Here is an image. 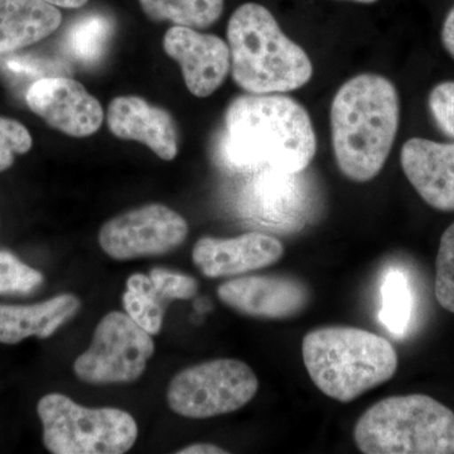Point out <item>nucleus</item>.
<instances>
[{
	"label": "nucleus",
	"instance_id": "nucleus-1",
	"mask_svg": "<svg viewBox=\"0 0 454 454\" xmlns=\"http://www.w3.org/2000/svg\"><path fill=\"white\" fill-rule=\"evenodd\" d=\"M217 151L235 172L300 175L315 158L316 133L306 107L294 98L247 94L227 107Z\"/></svg>",
	"mask_w": 454,
	"mask_h": 454
},
{
	"label": "nucleus",
	"instance_id": "nucleus-2",
	"mask_svg": "<svg viewBox=\"0 0 454 454\" xmlns=\"http://www.w3.org/2000/svg\"><path fill=\"white\" fill-rule=\"evenodd\" d=\"M334 160L349 181H372L384 168L396 139L400 98L378 74H360L340 85L331 104Z\"/></svg>",
	"mask_w": 454,
	"mask_h": 454
},
{
	"label": "nucleus",
	"instance_id": "nucleus-3",
	"mask_svg": "<svg viewBox=\"0 0 454 454\" xmlns=\"http://www.w3.org/2000/svg\"><path fill=\"white\" fill-rule=\"evenodd\" d=\"M232 79L247 94H286L306 86L313 65L289 40L276 17L258 3L240 5L227 25Z\"/></svg>",
	"mask_w": 454,
	"mask_h": 454
},
{
	"label": "nucleus",
	"instance_id": "nucleus-27",
	"mask_svg": "<svg viewBox=\"0 0 454 454\" xmlns=\"http://www.w3.org/2000/svg\"><path fill=\"white\" fill-rule=\"evenodd\" d=\"M442 43L454 59V7L450 9L442 27Z\"/></svg>",
	"mask_w": 454,
	"mask_h": 454
},
{
	"label": "nucleus",
	"instance_id": "nucleus-28",
	"mask_svg": "<svg viewBox=\"0 0 454 454\" xmlns=\"http://www.w3.org/2000/svg\"><path fill=\"white\" fill-rule=\"evenodd\" d=\"M178 454H226L227 450L210 443H196L192 446L182 448L177 450Z\"/></svg>",
	"mask_w": 454,
	"mask_h": 454
},
{
	"label": "nucleus",
	"instance_id": "nucleus-22",
	"mask_svg": "<svg viewBox=\"0 0 454 454\" xmlns=\"http://www.w3.org/2000/svg\"><path fill=\"white\" fill-rule=\"evenodd\" d=\"M434 293L442 309L454 313V223L443 232L439 243Z\"/></svg>",
	"mask_w": 454,
	"mask_h": 454
},
{
	"label": "nucleus",
	"instance_id": "nucleus-30",
	"mask_svg": "<svg viewBox=\"0 0 454 454\" xmlns=\"http://www.w3.org/2000/svg\"><path fill=\"white\" fill-rule=\"evenodd\" d=\"M351 2L361 3V4H372V3L378 2V0H351Z\"/></svg>",
	"mask_w": 454,
	"mask_h": 454
},
{
	"label": "nucleus",
	"instance_id": "nucleus-21",
	"mask_svg": "<svg viewBox=\"0 0 454 454\" xmlns=\"http://www.w3.org/2000/svg\"><path fill=\"white\" fill-rule=\"evenodd\" d=\"M411 307L413 298L408 278L403 271L390 270L382 284V324L391 333L403 336L411 322Z\"/></svg>",
	"mask_w": 454,
	"mask_h": 454
},
{
	"label": "nucleus",
	"instance_id": "nucleus-18",
	"mask_svg": "<svg viewBox=\"0 0 454 454\" xmlns=\"http://www.w3.org/2000/svg\"><path fill=\"white\" fill-rule=\"evenodd\" d=\"M140 7L151 20H168L175 26L206 29L223 16V0H139Z\"/></svg>",
	"mask_w": 454,
	"mask_h": 454
},
{
	"label": "nucleus",
	"instance_id": "nucleus-24",
	"mask_svg": "<svg viewBox=\"0 0 454 454\" xmlns=\"http://www.w3.org/2000/svg\"><path fill=\"white\" fill-rule=\"evenodd\" d=\"M31 148L32 137L25 125L0 116V172L12 167L14 154H25Z\"/></svg>",
	"mask_w": 454,
	"mask_h": 454
},
{
	"label": "nucleus",
	"instance_id": "nucleus-25",
	"mask_svg": "<svg viewBox=\"0 0 454 454\" xmlns=\"http://www.w3.org/2000/svg\"><path fill=\"white\" fill-rule=\"evenodd\" d=\"M149 277L155 291L160 298H166V300H191L199 291V283L195 278L177 273V271L154 268L152 269Z\"/></svg>",
	"mask_w": 454,
	"mask_h": 454
},
{
	"label": "nucleus",
	"instance_id": "nucleus-5",
	"mask_svg": "<svg viewBox=\"0 0 454 454\" xmlns=\"http://www.w3.org/2000/svg\"><path fill=\"white\" fill-rule=\"evenodd\" d=\"M354 439L365 454H454V413L422 394L387 397L361 415Z\"/></svg>",
	"mask_w": 454,
	"mask_h": 454
},
{
	"label": "nucleus",
	"instance_id": "nucleus-19",
	"mask_svg": "<svg viewBox=\"0 0 454 454\" xmlns=\"http://www.w3.org/2000/svg\"><path fill=\"white\" fill-rule=\"evenodd\" d=\"M113 28V20L106 14H86L68 28L65 49L76 61L94 64L106 52Z\"/></svg>",
	"mask_w": 454,
	"mask_h": 454
},
{
	"label": "nucleus",
	"instance_id": "nucleus-23",
	"mask_svg": "<svg viewBox=\"0 0 454 454\" xmlns=\"http://www.w3.org/2000/svg\"><path fill=\"white\" fill-rule=\"evenodd\" d=\"M43 283V276L13 254L0 252V294H29Z\"/></svg>",
	"mask_w": 454,
	"mask_h": 454
},
{
	"label": "nucleus",
	"instance_id": "nucleus-8",
	"mask_svg": "<svg viewBox=\"0 0 454 454\" xmlns=\"http://www.w3.org/2000/svg\"><path fill=\"white\" fill-rule=\"evenodd\" d=\"M154 354L152 334L127 313H107L95 330L90 348L76 358L74 375L94 385L136 381Z\"/></svg>",
	"mask_w": 454,
	"mask_h": 454
},
{
	"label": "nucleus",
	"instance_id": "nucleus-11",
	"mask_svg": "<svg viewBox=\"0 0 454 454\" xmlns=\"http://www.w3.org/2000/svg\"><path fill=\"white\" fill-rule=\"evenodd\" d=\"M217 295L241 315L278 321L300 316L310 301L309 286L289 276L238 278L221 284Z\"/></svg>",
	"mask_w": 454,
	"mask_h": 454
},
{
	"label": "nucleus",
	"instance_id": "nucleus-17",
	"mask_svg": "<svg viewBox=\"0 0 454 454\" xmlns=\"http://www.w3.org/2000/svg\"><path fill=\"white\" fill-rule=\"evenodd\" d=\"M61 22L59 9L43 0H0V55L44 40Z\"/></svg>",
	"mask_w": 454,
	"mask_h": 454
},
{
	"label": "nucleus",
	"instance_id": "nucleus-14",
	"mask_svg": "<svg viewBox=\"0 0 454 454\" xmlns=\"http://www.w3.org/2000/svg\"><path fill=\"white\" fill-rule=\"evenodd\" d=\"M400 163L423 201L438 211H454V143L406 140Z\"/></svg>",
	"mask_w": 454,
	"mask_h": 454
},
{
	"label": "nucleus",
	"instance_id": "nucleus-12",
	"mask_svg": "<svg viewBox=\"0 0 454 454\" xmlns=\"http://www.w3.org/2000/svg\"><path fill=\"white\" fill-rule=\"evenodd\" d=\"M163 49L181 66L188 91L196 98L214 94L231 68L227 42L197 29L172 27L164 35Z\"/></svg>",
	"mask_w": 454,
	"mask_h": 454
},
{
	"label": "nucleus",
	"instance_id": "nucleus-6",
	"mask_svg": "<svg viewBox=\"0 0 454 454\" xmlns=\"http://www.w3.org/2000/svg\"><path fill=\"white\" fill-rule=\"evenodd\" d=\"M43 443L53 454H121L138 439V424L118 408H85L62 394L37 405Z\"/></svg>",
	"mask_w": 454,
	"mask_h": 454
},
{
	"label": "nucleus",
	"instance_id": "nucleus-16",
	"mask_svg": "<svg viewBox=\"0 0 454 454\" xmlns=\"http://www.w3.org/2000/svg\"><path fill=\"white\" fill-rule=\"evenodd\" d=\"M80 309L73 294H61L32 306L0 304V343L16 345L35 336L49 339Z\"/></svg>",
	"mask_w": 454,
	"mask_h": 454
},
{
	"label": "nucleus",
	"instance_id": "nucleus-29",
	"mask_svg": "<svg viewBox=\"0 0 454 454\" xmlns=\"http://www.w3.org/2000/svg\"><path fill=\"white\" fill-rule=\"evenodd\" d=\"M44 3L59 8H82L89 0H43Z\"/></svg>",
	"mask_w": 454,
	"mask_h": 454
},
{
	"label": "nucleus",
	"instance_id": "nucleus-15",
	"mask_svg": "<svg viewBox=\"0 0 454 454\" xmlns=\"http://www.w3.org/2000/svg\"><path fill=\"white\" fill-rule=\"evenodd\" d=\"M107 125L116 138L136 140L160 160H173L178 154V133L172 115L139 97L114 98L107 109Z\"/></svg>",
	"mask_w": 454,
	"mask_h": 454
},
{
	"label": "nucleus",
	"instance_id": "nucleus-20",
	"mask_svg": "<svg viewBox=\"0 0 454 454\" xmlns=\"http://www.w3.org/2000/svg\"><path fill=\"white\" fill-rule=\"evenodd\" d=\"M127 315L146 333L158 334L162 330L163 309L160 295L155 291L151 277L133 274L127 282V291L122 294Z\"/></svg>",
	"mask_w": 454,
	"mask_h": 454
},
{
	"label": "nucleus",
	"instance_id": "nucleus-13",
	"mask_svg": "<svg viewBox=\"0 0 454 454\" xmlns=\"http://www.w3.org/2000/svg\"><path fill=\"white\" fill-rule=\"evenodd\" d=\"M283 255L284 245L274 236L247 232L232 239H200L192 260L203 276L226 278L270 267Z\"/></svg>",
	"mask_w": 454,
	"mask_h": 454
},
{
	"label": "nucleus",
	"instance_id": "nucleus-4",
	"mask_svg": "<svg viewBox=\"0 0 454 454\" xmlns=\"http://www.w3.org/2000/svg\"><path fill=\"white\" fill-rule=\"evenodd\" d=\"M301 356L313 384L340 403L354 402L389 381L399 364L390 340L346 325L310 331L301 342Z\"/></svg>",
	"mask_w": 454,
	"mask_h": 454
},
{
	"label": "nucleus",
	"instance_id": "nucleus-10",
	"mask_svg": "<svg viewBox=\"0 0 454 454\" xmlns=\"http://www.w3.org/2000/svg\"><path fill=\"white\" fill-rule=\"evenodd\" d=\"M26 100L51 128L74 138L92 136L103 125L101 104L70 77H42L29 86Z\"/></svg>",
	"mask_w": 454,
	"mask_h": 454
},
{
	"label": "nucleus",
	"instance_id": "nucleus-26",
	"mask_svg": "<svg viewBox=\"0 0 454 454\" xmlns=\"http://www.w3.org/2000/svg\"><path fill=\"white\" fill-rule=\"evenodd\" d=\"M428 107L439 129L454 139V82L434 86L429 94Z\"/></svg>",
	"mask_w": 454,
	"mask_h": 454
},
{
	"label": "nucleus",
	"instance_id": "nucleus-9",
	"mask_svg": "<svg viewBox=\"0 0 454 454\" xmlns=\"http://www.w3.org/2000/svg\"><path fill=\"white\" fill-rule=\"evenodd\" d=\"M187 235L184 216L153 203L107 221L98 232V244L110 258L130 260L172 252L184 243Z\"/></svg>",
	"mask_w": 454,
	"mask_h": 454
},
{
	"label": "nucleus",
	"instance_id": "nucleus-7",
	"mask_svg": "<svg viewBox=\"0 0 454 454\" xmlns=\"http://www.w3.org/2000/svg\"><path fill=\"white\" fill-rule=\"evenodd\" d=\"M258 389V378L247 364L217 358L178 372L169 382L167 402L181 417L207 419L234 413L252 402Z\"/></svg>",
	"mask_w": 454,
	"mask_h": 454
}]
</instances>
